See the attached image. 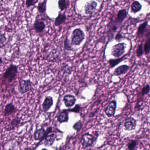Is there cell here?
Here are the masks:
<instances>
[{
	"mask_svg": "<svg viewBox=\"0 0 150 150\" xmlns=\"http://www.w3.org/2000/svg\"><path fill=\"white\" fill-rule=\"evenodd\" d=\"M18 72V67L16 65L11 64L3 74L2 78L4 80L8 83H11L15 79Z\"/></svg>",
	"mask_w": 150,
	"mask_h": 150,
	"instance_id": "obj_1",
	"label": "cell"
},
{
	"mask_svg": "<svg viewBox=\"0 0 150 150\" xmlns=\"http://www.w3.org/2000/svg\"><path fill=\"white\" fill-rule=\"evenodd\" d=\"M85 38V34L81 29H76L73 31L72 34L71 44L73 45H79L82 42Z\"/></svg>",
	"mask_w": 150,
	"mask_h": 150,
	"instance_id": "obj_2",
	"label": "cell"
},
{
	"mask_svg": "<svg viewBox=\"0 0 150 150\" xmlns=\"http://www.w3.org/2000/svg\"><path fill=\"white\" fill-rule=\"evenodd\" d=\"M52 129V128L51 126L47 128L46 130L45 129L43 128L37 129L34 132V139L36 141H39V143H41L42 141L44 140L47 135L51 133Z\"/></svg>",
	"mask_w": 150,
	"mask_h": 150,
	"instance_id": "obj_3",
	"label": "cell"
},
{
	"mask_svg": "<svg viewBox=\"0 0 150 150\" xmlns=\"http://www.w3.org/2000/svg\"><path fill=\"white\" fill-rule=\"evenodd\" d=\"M95 137L93 135L89 133L83 134L81 139V144L83 149L92 146L94 143Z\"/></svg>",
	"mask_w": 150,
	"mask_h": 150,
	"instance_id": "obj_4",
	"label": "cell"
},
{
	"mask_svg": "<svg viewBox=\"0 0 150 150\" xmlns=\"http://www.w3.org/2000/svg\"><path fill=\"white\" fill-rule=\"evenodd\" d=\"M125 43H120L114 45L111 48V55L115 58H118L125 52Z\"/></svg>",
	"mask_w": 150,
	"mask_h": 150,
	"instance_id": "obj_5",
	"label": "cell"
},
{
	"mask_svg": "<svg viewBox=\"0 0 150 150\" xmlns=\"http://www.w3.org/2000/svg\"><path fill=\"white\" fill-rule=\"evenodd\" d=\"M32 83L30 79L21 80L18 86V90L21 94H24L30 91Z\"/></svg>",
	"mask_w": 150,
	"mask_h": 150,
	"instance_id": "obj_6",
	"label": "cell"
},
{
	"mask_svg": "<svg viewBox=\"0 0 150 150\" xmlns=\"http://www.w3.org/2000/svg\"><path fill=\"white\" fill-rule=\"evenodd\" d=\"M127 13L126 9H121L118 11L117 15L115 22L114 23H112L118 28L122 24L123 21L125 20V18L127 17Z\"/></svg>",
	"mask_w": 150,
	"mask_h": 150,
	"instance_id": "obj_7",
	"label": "cell"
},
{
	"mask_svg": "<svg viewBox=\"0 0 150 150\" xmlns=\"http://www.w3.org/2000/svg\"><path fill=\"white\" fill-rule=\"evenodd\" d=\"M117 103L116 101L113 100L110 103L105 109V114L108 117H114L115 114Z\"/></svg>",
	"mask_w": 150,
	"mask_h": 150,
	"instance_id": "obj_8",
	"label": "cell"
},
{
	"mask_svg": "<svg viewBox=\"0 0 150 150\" xmlns=\"http://www.w3.org/2000/svg\"><path fill=\"white\" fill-rule=\"evenodd\" d=\"M137 125V120L132 117H129L125 119L124 127L126 130L131 131L136 129Z\"/></svg>",
	"mask_w": 150,
	"mask_h": 150,
	"instance_id": "obj_9",
	"label": "cell"
},
{
	"mask_svg": "<svg viewBox=\"0 0 150 150\" xmlns=\"http://www.w3.org/2000/svg\"><path fill=\"white\" fill-rule=\"evenodd\" d=\"M97 6V3L95 1H91L86 3L85 6V13L88 15L93 14Z\"/></svg>",
	"mask_w": 150,
	"mask_h": 150,
	"instance_id": "obj_10",
	"label": "cell"
},
{
	"mask_svg": "<svg viewBox=\"0 0 150 150\" xmlns=\"http://www.w3.org/2000/svg\"><path fill=\"white\" fill-rule=\"evenodd\" d=\"M46 25L44 21L42 19H38L37 17L33 25V28L36 32L37 33H41L43 32L45 29Z\"/></svg>",
	"mask_w": 150,
	"mask_h": 150,
	"instance_id": "obj_11",
	"label": "cell"
},
{
	"mask_svg": "<svg viewBox=\"0 0 150 150\" xmlns=\"http://www.w3.org/2000/svg\"><path fill=\"white\" fill-rule=\"evenodd\" d=\"M63 100L65 106L67 108H70L75 104L76 99L74 96L71 94H67L64 96Z\"/></svg>",
	"mask_w": 150,
	"mask_h": 150,
	"instance_id": "obj_12",
	"label": "cell"
},
{
	"mask_svg": "<svg viewBox=\"0 0 150 150\" xmlns=\"http://www.w3.org/2000/svg\"><path fill=\"white\" fill-rule=\"evenodd\" d=\"M53 104V100L52 97L51 96H46L42 104L43 110L45 112H47L52 107Z\"/></svg>",
	"mask_w": 150,
	"mask_h": 150,
	"instance_id": "obj_13",
	"label": "cell"
},
{
	"mask_svg": "<svg viewBox=\"0 0 150 150\" xmlns=\"http://www.w3.org/2000/svg\"><path fill=\"white\" fill-rule=\"evenodd\" d=\"M129 69V67L127 65H123L116 68L114 71L113 74L115 76H119L122 74H125Z\"/></svg>",
	"mask_w": 150,
	"mask_h": 150,
	"instance_id": "obj_14",
	"label": "cell"
},
{
	"mask_svg": "<svg viewBox=\"0 0 150 150\" xmlns=\"http://www.w3.org/2000/svg\"><path fill=\"white\" fill-rule=\"evenodd\" d=\"M57 137V135L55 133H52L49 134L45 139L44 144L46 146H52L55 142Z\"/></svg>",
	"mask_w": 150,
	"mask_h": 150,
	"instance_id": "obj_15",
	"label": "cell"
},
{
	"mask_svg": "<svg viewBox=\"0 0 150 150\" xmlns=\"http://www.w3.org/2000/svg\"><path fill=\"white\" fill-rule=\"evenodd\" d=\"M17 111V109L13 103H8L4 109V114L5 115H8L16 113Z\"/></svg>",
	"mask_w": 150,
	"mask_h": 150,
	"instance_id": "obj_16",
	"label": "cell"
},
{
	"mask_svg": "<svg viewBox=\"0 0 150 150\" xmlns=\"http://www.w3.org/2000/svg\"><path fill=\"white\" fill-rule=\"evenodd\" d=\"M69 114L67 111L63 110L57 117V120L60 123L64 122H67L69 120Z\"/></svg>",
	"mask_w": 150,
	"mask_h": 150,
	"instance_id": "obj_17",
	"label": "cell"
},
{
	"mask_svg": "<svg viewBox=\"0 0 150 150\" xmlns=\"http://www.w3.org/2000/svg\"><path fill=\"white\" fill-rule=\"evenodd\" d=\"M66 20V16L64 13H59L58 16H57V18L55 19V26L57 27H59L62 24H64L65 23Z\"/></svg>",
	"mask_w": 150,
	"mask_h": 150,
	"instance_id": "obj_18",
	"label": "cell"
},
{
	"mask_svg": "<svg viewBox=\"0 0 150 150\" xmlns=\"http://www.w3.org/2000/svg\"><path fill=\"white\" fill-rule=\"evenodd\" d=\"M126 56H127V54L125 55L124 56L121 58H118L115 59H110L108 62L110 68H113L118 64H120L122 61L126 59Z\"/></svg>",
	"mask_w": 150,
	"mask_h": 150,
	"instance_id": "obj_19",
	"label": "cell"
},
{
	"mask_svg": "<svg viewBox=\"0 0 150 150\" xmlns=\"http://www.w3.org/2000/svg\"><path fill=\"white\" fill-rule=\"evenodd\" d=\"M21 117H16V118H14L12 122L10 123V125H8V127L7 130H12L14 129L15 127L16 126H18L20 123L21 122Z\"/></svg>",
	"mask_w": 150,
	"mask_h": 150,
	"instance_id": "obj_20",
	"label": "cell"
},
{
	"mask_svg": "<svg viewBox=\"0 0 150 150\" xmlns=\"http://www.w3.org/2000/svg\"><path fill=\"white\" fill-rule=\"evenodd\" d=\"M142 5L138 1H134L131 6L132 11L134 13L139 12L142 9Z\"/></svg>",
	"mask_w": 150,
	"mask_h": 150,
	"instance_id": "obj_21",
	"label": "cell"
},
{
	"mask_svg": "<svg viewBox=\"0 0 150 150\" xmlns=\"http://www.w3.org/2000/svg\"><path fill=\"white\" fill-rule=\"evenodd\" d=\"M47 1H44L42 2H39L37 6V9L40 13L43 14L45 13L46 10Z\"/></svg>",
	"mask_w": 150,
	"mask_h": 150,
	"instance_id": "obj_22",
	"label": "cell"
},
{
	"mask_svg": "<svg viewBox=\"0 0 150 150\" xmlns=\"http://www.w3.org/2000/svg\"><path fill=\"white\" fill-rule=\"evenodd\" d=\"M148 22L147 21L141 23L138 28L137 35L139 36L142 35L144 33L145 30L148 25Z\"/></svg>",
	"mask_w": 150,
	"mask_h": 150,
	"instance_id": "obj_23",
	"label": "cell"
},
{
	"mask_svg": "<svg viewBox=\"0 0 150 150\" xmlns=\"http://www.w3.org/2000/svg\"><path fill=\"white\" fill-rule=\"evenodd\" d=\"M59 8L61 11L65 9L68 6V1L66 0H59L58 2Z\"/></svg>",
	"mask_w": 150,
	"mask_h": 150,
	"instance_id": "obj_24",
	"label": "cell"
},
{
	"mask_svg": "<svg viewBox=\"0 0 150 150\" xmlns=\"http://www.w3.org/2000/svg\"><path fill=\"white\" fill-rule=\"evenodd\" d=\"M150 38L147 39L146 42L145 43L144 47V52L146 55H149L150 54Z\"/></svg>",
	"mask_w": 150,
	"mask_h": 150,
	"instance_id": "obj_25",
	"label": "cell"
},
{
	"mask_svg": "<svg viewBox=\"0 0 150 150\" xmlns=\"http://www.w3.org/2000/svg\"><path fill=\"white\" fill-rule=\"evenodd\" d=\"M138 142L136 140H131L127 144V148L128 149H134L137 148Z\"/></svg>",
	"mask_w": 150,
	"mask_h": 150,
	"instance_id": "obj_26",
	"label": "cell"
},
{
	"mask_svg": "<svg viewBox=\"0 0 150 150\" xmlns=\"http://www.w3.org/2000/svg\"><path fill=\"white\" fill-rule=\"evenodd\" d=\"M7 39L5 34L0 33V48H3L5 46Z\"/></svg>",
	"mask_w": 150,
	"mask_h": 150,
	"instance_id": "obj_27",
	"label": "cell"
},
{
	"mask_svg": "<svg viewBox=\"0 0 150 150\" xmlns=\"http://www.w3.org/2000/svg\"><path fill=\"white\" fill-rule=\"evenodd\" d=\"M81 109V106L80 104H77L75 105V107L72 108H69L68 109H64V110L65 111H69V112H74V113H78L80 112Z\"/></svg>",
	"mask_w": 150,
	"mask_h": 150,
	"instance_id": "obj_28",
	"label": "cell"
},
{
	"mask_svg": "<svg viewBox=\"0 0 150 150\" xmlns=\"http://www.w3.org/2000/svg\"><path fill=\"white\" fill-rule=\"evenodd\" d=\"M136 54H137V57H142L144 54L143 46L142 44L139 45L138 46L137 50H136Z\"/></svg>",
	"mask_w": 150,
	"mask_h": 150,
	"instance_id": "obj_29",
	"label": "cell"
},
{
	"mask_svg": "<svg viewBox=\"0 0 150 150\" xmlns=\"http://www.w3.org/2000/svg\"><path fill=\"white\" fill-rule=\"evenodd\" d=\"M82 126H83V123L81 120H79L78 122L74 125L73 126V129L76 131H79L82 128Z\"/></svg>",
	"mask_w": 150,
	"mask_h": 150,
	"instance_id": "obj_30",
	"label": "cell"
},
{
	"mask_svg": "<svg viewBox=\"0 0 150 150\" xmlns=\"http://www.w3.org/2000/svg\"><path fill=\"white\" fill-rule=\"evenodd\" d=\"M71 44L70 43V41L67 37L66 38L64 41V48L66 50H72L73 48L71 46Z\"/></svg>",
	"mask_w": 150,
	"mask_h": 150,
	"instance_id": "obj_31",
	"label": "cell"
},
{
	"mask_svg": "<svg viewBox=\"0 0 150 150\" xmlns=\"http://www.w3.org/2000/svg\"><path fill=\"white\" fill-rule=\"evenodd\" d=\"M38 2V0H27L26 1V6L28 8H29L30 7L35 6Z\"/></svg>",
	"mask_w": 150,
	"mask_h": 150,
	"instance_id": "obj_32",
	"label": "cell"
},
{
	"mask_svg": "<svg viewBox=\"0 0 150 150\" xmlns=\"http://www.w3.org/2000/svg\"><path fill=\"white\" fill-rule=\"evenodd\" d=\"M150 86L149 84H147L141 90V93L142 95L144 96L149 94L150 93Z\"/></svg>",
	"mask_w": 150,
	"mask_h": 150,
	"instance_id": "obj_33",
	"label": "cell"
},
{
	"mask_svg": "<svg viewBox=\"0 0 150 150\" xmlns=\"http://www.w3.org/2000/svg\"><path fill=\"white\" fill-rule=\"evenodd\" d=\"M123 38H124V37L121 34V31H119V32H118L117 34L116 35L115 39L116 41H117V42H120L122 40Z\"/></svg>",
	"mask_w": 150,
	"mask_h": 150,
	"instance_id": "obj_34",
	"label": "cell"
},
{
	"mask_svg": "<svg viewBox=\"0 0 150 150\" xmlns=\"http://www.w3.org/2000/svg\"><path fill=\"white\" fill-rule=\"evenodd\" d=\"M3 63V60H2V58L0 57V66L2 64V63Z\"/></svg>",
	"mask_w": 150,
	"mask_h": 150,
	"instance_id": "obj_35",
	"label": "cell"
},
{
	"mask_svg": "<svg viewBox=\"0 0 150 150\" xmlns=\"http://www.w3.org/2000/svg\"><path fill=\"white\" fill-rule=\"evenodd\" d=\"M24 150H33L32 149V148H30V147H27V148H25Z\"/></svg>",
	"mask_w": 150,
	"mask_h": 150,
	"instance_id": "obj_36",
	"label": "cell"
},
{
	"mask_svg": "<svg viewBox=\"0 0 150 150\" xmlns=\"http://www.w3.org/2000/svg\"><path fill=\"white\" fill-rule=\"evenodd\" d=\"M126 150H138L137 148H136V149H126Z\"/></svg>",
	"mask_w": 150,
	"mask_h": 150,
	"instance_id": "obj_37",
	"label": "cell"
},
{
	"mask_svg": "<svg viewBox=\"0 0 150 150\" xmlns=\"http://www.w3.org/2000/svg\"><path fill=\"white\" fill-rule=\"evenodd\" d=\"M48 150V149H47V148H43V149H42V150Z\"/></svg>",
	"mask_w": 150,
	"mask_h": 150,
	"instance_id": "obj_38",
	"label": "cell"
}]
</instances>
